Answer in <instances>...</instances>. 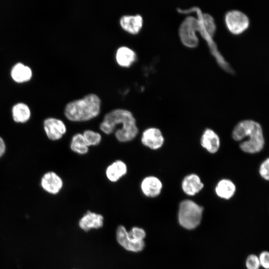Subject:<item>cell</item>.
<instances>
[{
  "instance_id": "cell-25",
  "label": "cell",
  "mask_w": 269,
  "mask_h": 269,
  "mask_svg": "<svg viewBox=\"0 0 269 269\" xmlns=\"http://www.w3.org/2000/svg\"><path fill=\"white\" fill-rule=\"evenodd\" d=\"M246 266L248 269H259L260 264L259 258L255 255H251L246 260Z\"/></svg>"
},
{
  "instance_id": "cell-12",
  "label": "cell",
  "mask_w": 269,
  "mask_h": 269,
  "mask_svg": "<svg viewBox=\"0 0 269 269\" xmlns=\"http://www.w3.org/2000/svg\"><path fill=\"white\" fill-rule=\"evenodd\" d=\"M117 239L119 244L126 250L134 252L142 251L144 247V242L136 243L131 239L128 231L123 226H119L117 230Z\"/></svg>"
},
{
  "instance_id": "cell-20",
  "label": "cell",
  "mask_w": 269,
  "mask_h": 269,
  "mask_svg": "<svg viewBox=\"0 0 269 269\" xmlns=\"http://www.w3.org/2000/svg\"><path fill=\"white\" fill-rule=\"evenodd\" d=\"M31 116L29 107L23 103L15 104L12 108V116L14 122L24 123L28 121Z\"/></svg>"
},
{
  "instance_id": "cell-6",
  "label": "cell",
  "mask_w": 269,
  "mask_h": 269,
  "mask_svg": "<svg viewBox=\"0 0 269 269\" xmlns=\"http://www.w3.org/2000/svg\"><path fill=\"white\" fill-rule=\"evenodd\" d=\"M225 22L229 30L234 34H239L246 29L249 24L248 16L243 12L232 10L225 16Z\"/></svg>"
},
{
  "instance_id": "cell-16",
  "label": "cell",
  "mask_w": 269,
  "mask_h": 269,
  "mask_svg": "<svg viewBox=\"0 0 269 269\" xmlns=\"http://www.w3.org/2000/svg\"><path fill=\"white\" fill-rule=\"evenodd\" d=\"M204 187L200 177L195 174L186 176L182 182V188L184 192L190 196L198 193Z\"/></svg>"
},
{
  "instance_id": "cell-9",
  "label": "cell",
  "mask_w": 269,
  "mask_h": 269,
  "mask_svg": "<svg viewBox=\"0 0 269 269\" xmlns=\"http://www.w3.org/2000/svg\"><path fill=\"white\" fill-rule=\"evenodd\" d=\"M162 183L156 176L148 175L144 177L140 183V188L142 194L147 197H157L162 189Z\"/></svg>"
},
{
  "instance_id": "cell-18",
  "label": "cell",
  "mask_w": 269,
  "mask_h": 269,
  "mask_svg": "<svg viewBox=\"0 0 269 269\" xmlns=\"http://www.w3.org/2000/svg\"><path fill=\"white\" fill-rule=\"evenodd\" d=\"M12 79L17 83H23L30 80L32 72L31 68L22 63L15 64L11 70Z\"/></svg>"
},
{
  "instance_id": "cell-24",
  "label": "cell",
  "mask_w": 269,
  "mask_h": 269,
  "mask_svg": "<svg viewBox=\"0 0 269 269\" xmlns=\"http://www.w3.org/2000/svg\"><path fill=\"white\" fill-rule=\"evenodd\" d=\"M129 237L136 243L144 242L145 232L142 228L134 227L130 232H128Z\"/></svg>"
},
{
  "instance_id": "cell-10",
  "label": "cell",
  "mask_w": 269,
  "mask_h": 269,
  "mask_svg": "<svg viewBox=\"0 0 269 269\" xmlns=\"http://www.w3.org/2000/svg\"><path fill=\"white\" fill-rule=\"evenodd\" d=\"M128 173V166L121 159H117L108 165L105 170L107 179L112 183L119 181Z\"/></svg>"
},
{
  "instance_id": "cell-13",
  "label": "cell",
  "mask_w": 269,
  "mask_h": 269,
  "mask_svg": "<svg viewBox=\"0 0 269 269\" xmlns=\"http://www.w3.org/2000/svg\"><path fill=\"white\" fill-rule=\"evenodd\" d=\"M120 24L127 32L135 34L139 32L143 25V18L141 15H124L120 19Z\"/></svg>"
},
{
  "instance_id": "cell-2",
  "label": "cell",
  "mask_w": 269,
  "mask_h": 269,
  "mask_svg": "<svg viewBox=\"0 0 269 269\" xmlns=\"http://www.w3.org/2000/svg\"><path fill=\"white\" fill-rule=\"evenodd\" d=\"M232 137L236 141H242L240 143V147L247 153L259 152L264 146L262 127L253 120H244L237 124L233 129Z\"/></svg>"
},
{
  "instance_id": "cell-11",
  "label": "cell",
  "mask_w": 269,
  "mask_h": 269,
  "mask_svg": "<svg viewBox=\"0 0 269 269\" xmlns=\"http://www.w3.org/2000/svg\"><path fill=\"white\" fill-rule=\"evenodd\" d=\"M41 185L46 192L56 194L62 189L63 182L62 178L55 172L49 171L45 173L41 180Z\"/></svg>"
},
{
  "instance_id": "cell-4",
  "label": "cell",
  "mask_w": 269,
  "mask_h": 269,
  "mask_svg": "<svg viewBox=\"0 0 269 269\" xmlns=\"http://www.w3.org/2000/svg\"><path fill=\"white\" fill-rule=\"evenodd\" d=\"M203 208L201 206L192 200H183L179 207V223L186 229H193L200 223Z\"/></svg>"
},
{
  "instance_id": "cell-15",
  "label": "cell",
  "mask_w": 269,
  "mask_h": 269,
  "mask_svg": "<svg viewBox=\"0 0 269 269\" xmlns=\"http://www.w3.org/2000/svg\"><path fill=\"white\" fill-rule=\"evenodd\" d=\"M103 217L101 214L88 211L80 220L79 225L85 231L101 228L103 225Z\"/></svg>"
},
{
  "instance_id": "cell-8",
  "label": "cell",
  "mask_w": 269,
  "mask_h": 269,
  "mask_svg": "<svg viewBox=\"0 0 269 269\" xmlns=\"http://www.w3.org/2000/svg\"><path fill=\"white\" fill-rule=\"evenodd\" d=\"M43 127L47 137L52 140L61 139L67 132L65 123L55 118L46 119L43 122Z\"/></svg>"
},
{
  "instance_id": "cell-21",
  "label": "cell",
  "mask_w": 269,
  "mask_h": 269,
  "mask_svg": "<svg viewBox=\"0 0 269 269\" xmlns=\"http://www.w3.org/2000/svg\"><path fill=\"white\" fill-rule=\"evenodd\" d=\"M70 148L72 151L80 155H85L89 151V147L82 134L80 133H76L72 136Z\"/></svg>"
},
{
  "instance_id": "cell-14",
  "label": "cell",
  "mask_w": 269,
  "mask_h": 269,
  "mask_svg": "<svg viewBox=\"0 0 269 269\" xmlns=\"http://www.w3.org/2000/svg\"><path fill=\"white\" fill-rule=\"evenodd\" d=\"M201 144L209 152L215 153L218 150L220 147L219 137L214 131L207 129L202 135Z\"/></svg>"
},
{
  "instance_id": "cell-22",
  "label": "cell",
  "mask_w": 269,
  "mask_h": 269,
  "mask_svg": "<svg viewBox=\"0 0 269 269\" xmlns=\"http://www.w3.org/2000/svg\"><path fill=\"white\" fill-rule=\"evenodd\" d=\"M84 138L90 147L100 144L102 140L101 134L92 130H86L82 133Z\"/></svg>"
},
{
  "instance_id": "cell-19",
  "label": "cell",
  "mask_w": 269,
  "mask_h": 269,
  "mask_svg": "<svg viewBox=\"0 0 269 269\" xmlns=\"http://www.w3.org/2000/svg\"><path fill=\"white\" fill-rule=\"evenodd\" d=\"M236 186L230 180L223 179L217 183L215 192L218 196L224 199H229L234 195Z\"/></svg>"
},
{
  "instance_id": "cell-3",
  "label": "cell",
  "mask_w": 269,
  "mask_h": 269,
  "mask_svg": "<svg viewBox=\"0 0 269 269\" xmlns=\"http://www.w3.org/2000/svg\"><path fill=\"white\" fill-rule=\"evenodd\" d=\"M101 108L100 97L95 94L90 93L68 103L65 106L64 115L71 122H85L98 117Z\"/></svg>"
},
{
  "instance_id": "cell-5",
  "label": "cell",
  "mask_w": 269,
  "mask_h": 269,
  "mask_svg": "<svg viewBox=\"0 0 269 269\" xmlns=\"http://www.w3.org/2000/svg\"><path fill=\"white\" fill-rule=\"evenodd\" d=\"M200 28L199 20L194 17H187L181 24L179 33L182 43L188 47L196 46L198 42L195 31Z\"/></svg>"
},
{
  "instance_id": "cell-1",
  "label": "cell",
  "mask_w": 269,
  "mask_h": 269,
  "mask_svg": "<svg viewBox=\"0 0 269 269\" xmlns=\"http://www.w3.org/2000/svg\"><path fill=\"white\" fill-rule=\"evenodd\" d=\"M99 129L107 135L114 134L116 139L121 143L133 140L139 132L133 114L123 108L114 109L107 113L100 123Z\"/></svg>"
},
{
  "instance_id": "cell-17",
  "label": "cell",
  "mask_w": 269,
  "mask_h": 269,
  "mask_svg": "<svg viewBox=\"0 0 269 269\" xmlns=\"http://www.w3.org/2000/svg\"><path fill=\"white\" fill-rule=\"evenodd\" d=\"M116 60L121 66L130 67L136 60L135 52L131 48L122 46L119 47L116 52Z\"/></svg>"
},
{
  "instance_id": "cell-7",
  "label": "cell",
  "mask_w": 269,
  "mask_h": 269,
  "mask_svg": "<svg viewBox=\"0 0 269 269\" xmlns=\"http://www.w3.org/2000/svg\"><path fill=\"white\" fill-rule=\"evenodd\" d=\"M164 141L161 131L155 127H149L144 130L140 137L141 143L151 150L161 148Z\"/></svg>"
},
{
  "instance_id": "cell-23",
  "label": "cell",
  "mask_w": 269,
  "mask_h": 269,
  "mask_svg": "<svg viewBox=\"0 0 269 269\" xmlns=\"http://www.w3.org/2000/svg\"><path fill=\"white\" fill-rule=\"evenodd\" d=\"M201 20H199L200 27L205 31V33L209 36H212L215 29V25L213 18L209 14H203L202 16Z\"/></svg>"
},
{
  "instance_id": "cell-26",
  "label": "cell",
  "mask_w": 269,
  "mask_h": 269,
  "mask_svg": "<svg viewBox=\"0 0 269 269\" xmlns=\"http://www.w3.org/2000/svg\"><path fill=\"white\" fill-rule=\"evenodd\" d=\"M269 159L268 158L264 160L260 167L259 173L260 175L265 180L269 179Z\"/></svg>"
},
{
  "instance_id": "cell-27",
  "label": "cell",
  "mask_w": 269,
  "mask_h": 269,
  "mask_svg": "<svg viewBox=\"0 0 269 269\" xmlns=\"http://www.w3.org/2000/svg\"><path fill=\"white\" fill-rule=\"evenodd\" d=\"M259 258L260 266L266 269L269 268V254L267 251L263 252Z\"/></svg>"
},
{
  "instance_id": "cell-28",
  "label": "cell",
  "mask_w": 269,
  "mask_h": 269,
  "mask_svg": "<svg viewBox=\"0 0 269 269\" xmlns=\"http://www.w3.org/2000/svg\"><path fill=\"white\" fill-rule=\"evenodd\" d=\"M5 150V145L4 140L0 136V157L3 155Z\"/></svg>"
}]
</instances>
